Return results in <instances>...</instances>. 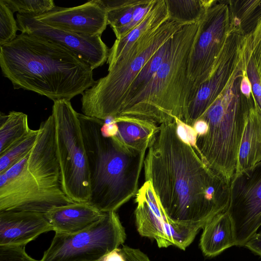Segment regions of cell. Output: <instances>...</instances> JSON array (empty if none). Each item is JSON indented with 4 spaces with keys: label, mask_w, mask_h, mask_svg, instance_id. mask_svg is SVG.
Listing matches in <instances>:
<instances>
[{
    "label": "cell",
    "mask_w": 261,
    "mask_h": 261,
    "mask_svg": "<svg viewBox=\"0 0 261 261\" xmlns=\"http://www.w3.org/2000/svg\"><path fill=\"white\" fill-rule=\"evenodd\" d=\"M144 169L145 181L172 223L202 228L227 210L230 182L202 161L175 121L159 125Z\"/></svg>",
    "instance_id": "obj_1"
},
{
    "label": "cell",
    "mask_w": 261,
    "mask_h": 261,
    "mask_svg": "<svg viewBox=\"0 0 261 261\" xmlns=\"http://www.w3.org/2000/svg\"><path fill=\"white\" fill-rule=\"evenodd\" d=\"M3 75L15 89L70 100L95 83L91 66L75 53L44 38L21 33L0 46Z\"/></svg>",
    "instance_id": "obj_2"
},
{
    "label": "cell",
    "mask_w": 261,
    "mask_h": 261,
    "mask_svg": "<svg viewBox=\"0 0 261 261\" xmlns=\"http://www.w3.org/2000/svg\"><path fill=\"white\" fill-rule=\"evenodd\" d=\"M31 150L0 174V212L46 213L73 202L61 182L52 115L42 121Z\"/></svg>",
    "instance_id": "obj_3"
},
{
    "label": "cell",
    "mask_w": 261,
    "mask_h": 261,
    "mask_svg": "<svg viewBox=\"0 0 261 261\" xmlns=\"http://www.w3.org/2000/svg\"><path fill=\"white\" fill-rule=\"evenodd\" d=\"M87 152L89 202L103 213L116 212L135 196L146 152L124 150L101 132L104 121L78 113Z\"/></svg>",
    "instance_id": "obj_4"
},
{
    "label": "cell",
    "mask_w": 261,
    "mask_h": 261,
    "mask_svg": "<svg viewBox=\"0 0 261 261\" xmlns=\"http://www.w3.org/2000/svg\"><path fill=\"white\" fill-rule=\"evenodd\" d=\"M200 22L184 24L172 37L171 50L148 85L118 116L133 117L157 124L182 121L188 105L189 57Z\"/></svg>",
    "instance_id": "obj_5"
},
{
    "label": "cell",
    "mask_w": 261,
    "mask_h": 261,
    "mask_svg": "<svg viewBox=\"0 0 261 261\" xmlns=\"http://www.w3.org/2000/svg\"><path fill=\"white\" fill-rule=\"evenodd\" d=\"M244 70L243 65L201 116L206 123V128L201 135H194L192 143L202 161L229 182L236 172L247 118L255 103L253 96L248 97L241 90Z\"/></svg>",
    "instance_id": "obj_6"
},
{
    "label": "cell",
    "mask_w": 261,
    "mask_h": 261,
    "mask_svg": "<svg viewBox=\"0 0 261 261\" xmlns=\"http://www.w3.org/2000/svg\"><path fill=\"white\" fill-rule=\"evenodd\" d=\"M184 24L169 19L142 36L108 73L82 95V111L103 121L119 116L129 88L147 62Z\"/></svg>",
    "instance_id": "obj_7"
},
{
    "label": "cell",
    "mask_w": 261,
    "mask_h": 261,
    "mask_svg": "<svg viewBox=\"0 0 261 261\" xmlns=\"http://www.w3.org/2000/svg\"><path fill=\"white\" fill-rule=\"evenodd\" d=\"M51 115L63 190L73 202H89L88 162L78 113L63 99L54 101Z\"/></svg>",
    "instance_id": "obj_8"
},
{
    "label": "cell",
    "mask_w": 261,
    "mask_h": 261,
    "mask_svg": "<svg viewBox=\"0 0 261 261\" xmlns=\"http://www.w3.org/2000/svg\"><path fill=\"white\" fill-rule=\"evenodd\" d=\"M126 239L125 228L116 212L89 228L73 234L55 232L40 261H98L119 248Z\"/></svg>",
    "instance_id": "obj_9"
},
{
    "label": "cell",
    "mask_w": 261,
    "mask_h": 261,
    "mask_svg": "<svg viewBox=\"0 0 261 261\" xmlns=\"http://www.w3.org/2000/svg\"><path fill=\"white\" fill-rule=\"evenodd\" d=\"M231 26L227 1H217L200 21L189 57L188 106L214 68Z\"/></svg>",
    "instance_id": "obj_10"
},
{
    "label": "cell",
    "mask_w": 261,
    "mask_h": 261,
    "mask_svg": "<svg viewBox=\"0 0 261 261\" xmlns=\"http://www.w3.org/2000/svg\"><path fill=\"white\" fill-rule=\"evenodd\" d=\"M231 28L216 63L208 79L202 83L188 106L182 122L192 127L225 90L244 65L245 35Z\"/></svg>",
    "instance_id": "obj_11"
},
{
    "label": "cell",
    "mask_w": 261,
    "mask_h": 261,
    "mask_svg": "<svg viewBox=\"0 0 261 261\" xmlns=\"http://www.w3.org/2000/svg\"><path fill=\"white\" fill-rule=\"evenodd\" d=\"M227 212L233 223L236 246H244L261 226V161L234 174Z\"/></svg>",
    "instance_id": "obj_12"
},
{
    "label": "cell",
    "mask_w": 261,
    "mask_h": 261,
    "mask_svg": "<svg viewBox=\"0 0 261 261\" xmlns=\"http://www.w3.org/2000/svg\"><path fill=\"white\" fill-rule=\"evenodd\" d=\"M16 21L21 33L41 37L65 47L79 56L93 70L108 60L109 49L101 36H83L59 29L30 15L17 14Z\"/></svg>",
    "instance_id": "obj_13"
},
{
    "label": "cell",
    "mask_w": 261,
    "mask_h": 261,
    "mask_svg": "<svg viewBox=\"0 0 261 261\" xmlns=\"http://www.w3.org/2000/svg\"><path fill=\"white\" fill-rule=\"evenodd\" d=\"M135 201L134 215L139 233L155 240L160 248L174 245L182 235L183 226L169 220L149 181H145L139 189Z\"/></svg>",
    "instance_id": "obj_14"
},
{
    "label": "cell",
    "mask_w": 261,
    "mask_h": 261,
    "mask_svg": "<svg viewBox=\"0 0 261 261\" xmlns=\"http://www.w3.org/2000/svg\"><path fill=\"white\" fill-rule=\"evenodd\" d=\"M35 17L51 27L87 36H101L108 25L107 10L99 0L73 7L56 6Z\"/></svg>",
    "instance_id": "obj_15"
},
{
    "label": "cell",
    "mask_w": 261,
    "mask_h": 261,
    "mask_svg": "<svg viewBox=\"0 0 261 261\" xmlns=\"http://www.w3.org/2000/svg\"><path fill=\"white\" fill-rule=\"evenodd\" d=\"M53 230L44 213L0 212V246L25 247L40 234Z\"/></svg>",
    "instance_id": "obj_16"
},
{
    "label": "cell",
    "mask_w": 261,
    "mask_h": 261,
    "mask_svg": "<svg viewBox=\"0 0 261 261\" xmlns=\"http://www.w3.org/2000/svg\"><path fill=\"white\" fill-rule=\"evenodd\" d=\"M89 202L55 206L45 213L55 232L73 234L92 226L105 216Z\"/></svg>",
    "instance_id": "obj_17"
},
{
    "label": "cell",
    "mask_w": 261,
    "mask_h": 261,
    "mask_svg": "<svg viewBox=\"0 0 261 261\" xmlns=\"http://www.w3.org/2000/svg\"><path fill=\"white\" fill-rule=\"evenodd\" d=\"M116 129L111 138L120 147L132 152H146L159 129V125L133 117L114 118Z\"/></svg>",
    "instance_id": "obj_18"
},
{
    "label": "cell",
    "mask_w": 261,
    "mask_h": 261,
    "mask_svg": "<svg viewBox=\"0 0 261 261\" xmlns=\"http://www.w3.org/2000/svg\"><path fill=\"white\" fill-rule=\"evenodd\" d=\"M202 229L199 246L205 256H216L236 246L233 223L227 211L215 216Z\"/></svg>",
    "instance_id": "obj_19"
},
{
    "label": "cell",
    "mask_w": 261,
    "mask_h": 261,
    "mask_svg": "<svg viewBox=\"0 0 261 261\" xmlns=\"http://www.w3.org/2000/svg\"><path fill=\"white\" fill-rule=\"evenodd\" d=\"M260 161L261 110L255 101L240 143L235 173L251 167Z\"/></svg>",
    "instance_id": "obj_20"
},
{
    "label": "cell",
    "mask_w": 261,
    "mask_h": 261,
    "mask_svg": "<svg viewBox=\"0 0 261 261\" xmlns=\"http://www.w3.org/2000/svg\"><path fill=\"white\" fill-rule=\"evenodd\" d=\"M169 19L165 0H157L154 7L136 27L119 39L109 49L108 65L122 56L142 36Z\"/></svg>",
    "instance_id": "obj_21"
},
{
    "label": "cell",
    "mask_w": 261,
    "mask_h": 261,
    "mask_svg": "<svg viewBox=\"0 0 261 261\" xmlns=\"http://www.w3.org/2000/svg\"><path fill=\"white\" fill-rule=\"evenodd\" d=\"M32 130L28 115L21 112L11 111L0 115V154L27 136Z\"/></svg>",
    "instance_id": "obj_22"
},
{
    "label": "cell",
    "mask_w": 261,
    "mask_h": 261,
    "mask_svg": "<svg viewBox=\"0 0 261 261\" xmlns=\"http://www.w3.org/2000/svg\"><path fill=\"white\" fill-rule=\"evenodd\" d=\"M169 18L182 24L199 23L216 0H165Z\"/></svg>",
    "instance_id": "obj_23"
},
{
    "label": "cell",
    "mask_w": 261,
    "mask_h": 261,
    "mask_svg": "<svg viewBox=\"0 0 261 261\" xmlns=\"http://www.w3.org/2000/svg\"><path fill=\"white\" fill-rule=\"evenodd\" d=\"M231 24L245 35L254 30L261 17V0H229Z\"/></svg>",
    "instance_id": "obj_24"
},
{
    "label": "cell",
    "mask_w": 261,
    "mask_h": 261,
    "mask_svg": "<svg viewBox=\"0 0 261 261\" xmlns=\"http://www.w3.org/2000/svg\"><path fill=\"white\" fill-rule=\"evenodd\" d=\"M172 44L171 37L155 52L145 64L131 85L121 111L133 97L139 93L148 85L167 57L171 50Z\"/></svg>",
    "instance_id": "obj_25"
},
{
    "label": "cell",
    "mask_w": 261,
    "mask_h": 261,
    "mask_svg": "<svg viewBox=\"0 0 261 261\" xmlns=\"http://www.w3.org/2000/svg\"><path fill=\"white\" fill-rule=\"evenodd\" d=\"M107 12L108 24L114 33L131 20L135 7L145 0H99Z\"/></svg>",
    "instance_id": "obj_26"
},
{
    "label": "cell",
    "mask_w": 261,
    "mask_h": 261,
    "mask_svg": "<svg viewBox=\"0 0 261 261\" xmlns=\"http://www.w3.org/2000/svg\"><path fill=\"white\" fill-rule=\"evenodd\" d=\"M39 129L31 132L4 153L0 154V174L3 173L22 159L34 145Z\"/></svg>",
    "instance_id": "obj_27"
},
{
    "label": "cell",
    "mask_w": 261,
    "mask_h": 261,
    "mask_svg": "<svg viewBox=\"0 0 261 261\" xmlns=\"http://www.w3.org/2000/svg\"><path fill=\"white\" fill-rule=\"evenodd\" d=\"M13 13L38 16L52 10L55 7L52 0H4Z\"/></svg>",
    "instance_id": "obj_28"
},
{
    "label": "cell",
    "mask_w": 261,
    "mask_h": 261,
    "mask_svg": "<svg viewBox=\"0 0 261 261\" xmlns=\"http://www.w3.org/2000/svg\"><path fill=\"white\" fill-rule=\"evenodd\" d=\"M19 28L13 12L5 2L0 1V46L9 43L17 36Z\"/></svg>",
    "instance_id": "obj_29"
},
{
    "label": "cell",
    "mask_w": 261,
    "mask_h": 261,
    "mask_svg": "<svg viewBox=\"0 0 261 261\" xmlns=\"http://www.w3.org/2000/svg\"><path fill=\"white\" fill-rule=\"evenodd\" d=\"M244 59L245 70L251 84L253 97L261 110V76L252 58L247 42V36L244 48Z\"/></svg>",
    "instance_id": "obj_30"
},
{
    "label": "cell",
    "mask_w": 261,
    "mask_h": 261,
    "mask_svg": "<svg viewBox=\"0 0 261 261\" xmlns=\"http://www.w3.org/2000/svg\"><path fill=\"white\" fill-rule=\"evenodd\" d=\"M156 1L145 0L144 3L137 5L134 9L130 21L114 33L116 39H119L138 25L144 19L148 12L154 7Z\"/></svg>",
    "instance_id": "obj_31"
},
{
    "label": "cell",
    "mask_w": 261,
    "mask_h": 261,
    "mask_svg": "<svg viewBox=\"0 0 261 261\" xmlns=\"http://www.w3.org/2000/svg\"><path fill=\"white\" fill-rule=\"evenodd\" d=\"M247 39L253 62L261 76V17Z\"/></svg>",
    "instance_id": "obj_32"
},
{
    "label": "cell",
    "mask_w": 261,
    "mask_h": 261,
    "mask_svg": "<svg viewBox=\"0 0 261 261\" xmlns=\"http://www.w3.org/2000/svg\"><path fill=\"white\" fill-rule=\"evenodd\" d=\"M0 261H40L31 257L25 246H0Z\"/></svg>",
    "instance_id": "obj_33"
},
{
    "label": "cell",
    "mask_w": 261,
    "mask_h": 261,
    "mask_svg": "<svg viewBox=\"0 0 261 261\" xmlns=\"http://www.w3.org/2000/svg\"><path fill=\"white\" fill-rule=\"evenodd\" d=\"M121 250L125 261H151L148 256L139 249L123 245Z\"/></svg>",
    "instance_id": "obj_34"
},
{
    "label": "cell",
    "mask_w": 261,
    "mask_h": 261,
    "mask_svg": "<svg viewBox=\"0 0 261 261\" xmlns=\"http://www.w3.org/2000/svg\"><path fill=\"white\" fill-rule=\"evenodd\" d=\"M244 247L261 257V230L254 233L246 243Z\"/></svg>",
    "instance_id": "obj_35"
},
{
    "label": "cell",
    "mask_w": 261,
    "mask_h": 261,
    "mask_svg": "<svg viewBox=\"0 0 261 261\" xmlns=\"http://www.w3.org/2000/svg\"><path fill=\"white\" fill-rule=\"evenodd\" d=\"M98 261H125L121 248H117L101 257Z\"/></svg>",
    "instance_id": "obj_36"
}]
</instances>
